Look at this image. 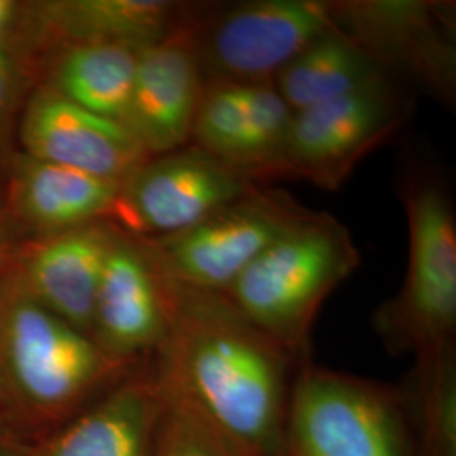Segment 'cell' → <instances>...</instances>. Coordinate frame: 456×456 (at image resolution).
Here are the masks:
<instances>
[{"label":"cell","instance_id":"1","mask_svg":"<svg viewBox=\"0 0 456 456\" xmlns=\"http://www.w3.org/2000/svg\"><path fill=\"white\" fill-rule=\"evenodd\" d=\"M158 273L166 337L152 360L161 382L195 409L232 456H282L303 360L247 320L225 294Z\"/></svg>","mask_w":456,"mask_h":456},{"label":"cell","instance_id":"2","mask_svg":"<svg viewBox=\"0 0 456 456\" xmlns=\"http://www.w3.org/2000/svg\"><path fill=\"white\" fill-rule=\"evenodd\" d=\"M137 365L112 359L46 310L16 273L0 277V418L29 443L75 418Z\"/></svg>","mask_w":456,"mask_h":456},{"label":"cell","instance_id":"3","mask_svg":"<svg viewBox=\"0 0 456 456\" xmlns=\"http://www.w3.org/2000/svg\"><path fill=\"white\" fill-rule=\"evenodd\" d=\"M360 265L350 230L314 212L252 262L225 291L228 301L299 360L328 296Z\"/></svg>","mask_w":456,"mask_h":456},{"label":"cell","instance_id":"4","mask_svg":"<svg viewBox=\"0 0 456 456\" xmlns=\"http://www.w3.org/2000/svg\"><path fill=\"white\" fill-rule=\"evenodd\" d=\"M282 456H416L406 391L303 360Z\"/></svg>","mask_w":456,"mask_h":456},{"label":"cell","instance_id":"5","mask_svg":"<svg viewBox=\"0 0 456 456\" xmlns=\"http://www.w3.org/2000/svg\"><path fill=\"white\" fill-rule=\"evenodd\" d=\"M409 257L404 282L374 313V330L394 355L414 359L455 343L456 220L438 181L414 175L404 183Z\"/></svg>","mask_w":456,"mask_h":456},{"label":"cell","instance_id":"6","mask_svg":"<svg viewBox=\"0 0 456 456\" xmlns=\"http://www.w3.org/2000/svg\"><path fill=\"white\" fill-rule=\"evenodd\" d=\"M284 190L259 184L178 233L142 239L164 276L200 289L225 291L245 269L313 216Z\"/></svg>","mask_w":456,"mask_h":456},{"label":"cell","instance_id":"7","mask_svg":"<svg viewBox=\"0 0 456 456\" xmlns=\"http://www.w3.org/2000/svg\"><path fill=\"white\" fill-rule=\"evenodd\" d=\"M331 31V0L201 4L196 36L205 82H274L296 56Z\"/></svg>","mask_w":456,"mask_h":456},{"label":"cell","instance_id":"8","mask_svg":"<svg viewBox=\"0 0 456 456\" xmlns=\"http://www.w3.org/2000/svg\"><path fill=\"white\" fill-rule=\"evenodd\" d=\"M335 31L392 80L446 103L456 97V16L440 0H331Z\"/></svg>","mask_w":456,"mask_h":456},{"label":"cell","instance_id":"9","mask_svg":"<svg viewBox=\"0 0 456 456\" xmlns=\"http://www.w3.org/2000/svg\"><path fill=\"white\" fill-rule=\"evenodd\" d=\"M408 117V97L392 78L293 112L273 181L305 180L335 191Z\"/></svg>","mask_w":456,"mask_h":456},{"label":"cell","instance_id":"10","mask_svg":"<svg viewBox=\"0 0 456 456\" xmlns=\"http://www.w3.org/2000/svg\"><path fill=\"white\" fill-rule=\"evenodd\" d=\"M259 184L188 144L141 164L120 184L112 218L134 237H166L193 227Z\"/></svg>","mask_w":456,"mask_h":456},{"label":"cell","instance_id":"11","mask_svg":"<svg viewBox=\"0 0 456 456\" xmlns=\"http://www.w3.org/2000/svg\"><path fill=\"white\" fill-rule=\"evenodd\" d=\"M201 4L159 41L137 49L131 98L122 126L149 158L188 146L205 90L196 24Z\"/></svg>","mask_w":456,"mask_h":456},{"label":"cell","instance_id":"12","mask_svg":"<svg viewBox=\"0 0 456 456\" xmlns=\"http://www.w3.org/2000/svg\"><path fill=\"white\" fill-rule=\"evenodd\" d=\"M293 110L274 82L208 80L190 144L261 184L273 181Z\"/></svg>","mask_w":456,"mask_h":456},{"label":"cell","instance_id":"13","mask_svg":"<svg viewBox=\"0 0 456 456\" xmlns=\"http://www.w3.org/2000/svg\"><path fill=\"white\" fill-rule=\"evenodd\" d=\"M26 156L124 183L149 159L122 124L88 112L48 85L34 92L20 120Z\"/></svg>","mask_w":456,"mask_h":456},{"label":"cell","instance_id":"14","mask_svg":"<svg viewBox=\"0 0 456 456\" xmlns=\"http://www.w3.org/2000/svg\"><path fill=\"white\" fill-rule=\"evenodd\" d=\"M166 337L159 273L144 245L120 230L100 277L92 338L112 359L141 363Z\"/></svg>","mask_w":456,"mask_h":456},{"label":"cell","instance_id":"15","mask_svg":"<svg viewBox=\"0 0 456 456\" xmlns=\"http://www.w3.org/2000/svg\"><path fill=\"white\" fill-rule=\"evenodd\" d=\"M163 389L152 357L112 389L29 444L28 456H151Z\"/></svg>","mask_w":456,"mask_h":456},{"label":"cell","instance_id":"16","mask_svg":"<svg viewBox=\"0 0 456 456\" xmlns=\"http://www.w3.org/2000/svg\"><path fill=\"white\" fill-rule=\"evenodd\" d=\"M120 230L100 220L46 235L14 271L17 279L46 310L92 337L100 277Z\"/></svg>","mask_w":456,"mask_h":456},{"label":"cell","instance_id":"17","mask_svg":"<svg viewBox=\"0 0 456 456\" xmlns=\"http://www.w3.org/2000/svg\"><path fill=\"white\" fill-rule=\"evenodd\" d=\"M193 4L164 0H45L29 5L34 34L51 48L120 45L142 48L188 17Z\"/></svg>","mask_w":456,"mask_h":456},{"label":"cell","instance_id":"18","mask_svg":"<svg viewBox=\"0 0 456 456\" xmlns=\"http://www.w3.org/2000/svg\"><path fill=\"white\" fill-rule=\"evenodd\" d=\"M120 184L24 154L14 164L11 198L20 220L46 237L112 220Z\"/></svg>","mask_w":456,"mask_h":456},{"label":"cell","instance_id":"19","mask_svg":"<svg viewBox=\"0 0 456 456\" xmlns=\"http://www.w3.org/2000/svg\"><path fill=\"white\" fill-rule=\"evenodd\" d=\"M137 49L120 45L54 48L45 85L85 110L122 124L131 98Z\"/></svg>","mask_w":456,"mask_h":456},{"label":"cell","instance_id":"20","mask_svg":"<svg viewBox=\"0 0 456 456\" xmlns=\"http://www.w3.org/2000/svg\"><path fill=\"white\" fill-rule=\"evenodd\" d=\"M387 77L343 34L331 31L296 56L274 86L293 112L345 97Z\"/></svg>","mask_w":456,"mask_h":456},{"label":"cell","instance_id":"21","mask_svg":"<svg viewBox=\"0 0 456 456\" xmlns=\"http://www.w3.org/2000/svg\"><path fill=\"white\" fill-rule=\"evenodd\" d=\"M408 395L416 456H456V346L416 359Z\"/></svg>","mask_w":456,"mask_h":456},{"label":"cell","instance_id":"22","mask_svg":"<svg viewBox=\"0 0 456 456\" xmlns=\"http://www.w3.org/2000/svg\"><path fill=\"white\" fill-rule=\"evenodd\" d=\"M159 377V375H158ZM161 382V379H159ZM163 404L151 456H232L207 423L176 392L161 382Z\"/></svg>","mask_w":456,"mask_h":456},{"label":"cell","instance_id":"23","mask_svg":"<svg viewBox=\"0 0 456 456\" xmlns=\"http://www.w3.org/2000/svg\"><path fill=\"white\" fill-rule=\"evenodd\" d=\"M19 66L9 37H0V122L7 114L17 90Z\"/></svg>","mask_w":456,"mask_h":456},{"label":"cell","instance_id":"24","mask_svg":"<svg viewBox=\"0 0 456 456\" xmlns=\"http://www.w3.org/2000/svg\"><path fill=\"white\" fill-rule=\"evenodd\" d=\"M29 441L0 418V456H28Z\"/></svg>","mask_w":456,"mask_h":456},{"label":"cell","instance_id":"25","mask_svg":"<svg viewBox=\"0 0 456 456\" xmlns=\"http://www.w3.org/2000/svg\"><path fill=\"white\" fill-rule=\"evenodd\" d=\"M19 16V7L12 0H0V37H7Z\"/></svg>","mask_w":456,"mask_h":456},{"label":"cell","instance_id":"26","mask_svg":"<svg viewBox=\"0 0 456 456\" xmlns=\"http://www.w3.org/2000/svg\"><path fill=\"white\" fill-rule=\"evenodd\" d=\"M7 247H9V230H7V222H5L4 215L0 212V264H2L4 257H5Z\"/></svg>","mask_w":456,"mask_h":456}]
</instances>
